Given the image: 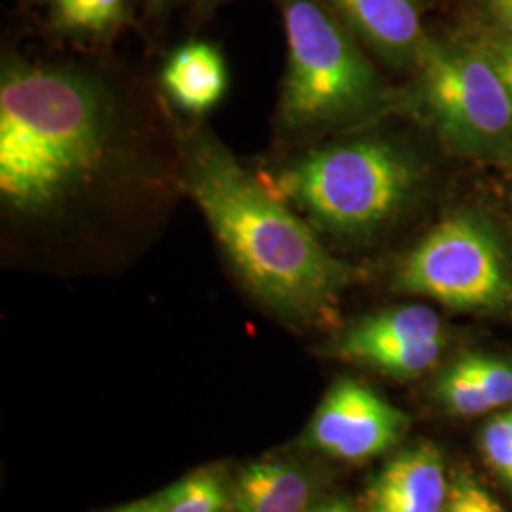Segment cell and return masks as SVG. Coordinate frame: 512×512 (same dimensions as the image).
<instances>
[{
	"mask_svg": "<svg viewBox=\"0 0 512 512\" xmlns=\"http://www.w3.org/2000/svg\"><path fill=\"white\" fill-rule=\"evenodd\" d=\"M158 190L150 135L120 84L76 63L4 57L0 211L10 236L95 239Z\"/></svg>",
	"mask_w": 512,
	"mask_h": 512,
	"instance_id": "obj_1",
	"label": "cell"
},
{
	"mask_svg": "<svg viewBox=\"0 0 512 512\" xmlns=\"http://www.w3.org/2000/svg\"><path fill=\"white\" fill-rule=\"evenodd\" d=\"M177 148L181 184L245 291L296 327L327 321L355 270L211 131L190 129Z\"/></svg>",
	"mask_w": 512,
	"mask_h": 512,
	"instance_id": "obj_2",
	"label": "cell"
},
{
	"mask_svg": "<svg viewBox=\"0 0 512 512\" xmlns=\"http://www.w3.org/2000/svg\"><path fill=\"white\" fill-rule=\"evenodd\" d=\"M425 167L384 137H359L310 148L272 179L275 194L334 238L378 234L416 202Z\"/></svg>",
	"mask_w": 512,
	"mask_h": 512,
	"instance_id": "obj_3",
	"label": "cell"
},
{
	"mask_svg": "<svg viewBox=\"0 0 512 512\" xmlns=\"http://www.w3.org/2000/svg\"><path fill=\"white\" fill-rule=\"evenodd\" d=\"M287 35V71L279 128L291 137L374 120L395 103L348 27L323 0H279Z\"/></svg>",
	"mask_w": 512,
	"mask_h": 512,
	"instance_id": "obj_4",
	"label": "cell"
},
{
	"mask_svg": "<svg viewBox=\"0 0 512 512\" xmlns=\"http://www.w3.org/2000/svg\"><path fill=\"white\" fill-rule=\"evenodd\" d=\"M408 105L454 154L512 164V99L492 61L473 44L425 38Z\"/></svg>",
	"mask_w": 512,
	"mask_h": 512,
	"instance_id": "obj_5",
	"label": "cell"
},
{
	"mask_svg": "<svg viewBox=\"0 0 512 512\" xmlns=\"http://www.w3.org/2000/svg\"><path fill=\"white\" fill-rule=\"evenodd\" d=\"M395 289L461 311L512 308V264L488 219L461 213L439 222L404 256Z\"/></svg>",
	"mask_w": 512,
	"mask_h": 512,
	"instance_id": "obj_6",
	"label": "cell"
},
{
	"mask_svg": "<svg viewBox=\"0 0 512 512\" xmlns=\"http://www.w3.org/2000/svg\"><path fill=\"white\" fill-rule=\"evenodd\" d=\"M408 416L357 380H338L317 406L302 444L349 463L382 456L403 439Z\"/></svg>",
	"mask_w": 512,
	"mask_h": 512,
	"instance_id": "obj_7",
	"label": "cell"
},
{
	"mask_svg": "<svg viewBox=\"0 0 512 512\" xmlns=\"http://www.w3.org/2000/svg\"><path fill=\"white\" fill-rule=\"evenodd\" d=\"M353 37L384 59L408 69L416 67L425 42L420 0H323Z\"/></svg>",
	"mask_w": 512,
	"mask_h": 512,
	"instance_id": "obj_8",
	"label": "cell"
},
{
	"mask_svg": "<svg viewBox=\"0 0 512 512\" xmlns=\"http://www.w3.org/2000/svg\"><path fill=\"white\" fill-rule=\"evenodd\" d=\"M448 495L444 459L418 442L391 459L366 488L365 512H442Z\"/></svg>",
	"mask_w": 512,
	"mask_h": 512,
	"instance_id": "obj_9",
	"label": "cell"
},
{
	"mask_svg": "<svg viewBox=\"0 0 512 512\" xmlns=\"http://www.w3.org/2000/svg\"><path fill=\"white\" fill-rule=\"evenodd\" d=\"M160 84L179 109L205 114L219 105L228 90L224 55L209 42H186L165 59Z\"/></svg>",
	"mask_w": 512,
	"mask_h": 512,
	"instance_id": "obj_10",
	"label": "cell"
},
{
	"mask_svg": "<svg viewBox=\"0 0 512 512\" xmlns=\"http://www.w3.org/2000/svg\"><path fill=\"white\" fill-rule=\"evenodd\" d=\"M230 495L234 512H310L317 482L293 461H258L239 471Z\"/></svg>",
	"mask_w": 512,
	"mask_h": 512,
	"instance_id": "obj_11",
	"label": "cell"
},
{
	"mask_svg": "<svg viewBox=\"0 0 512 512\" xmlns=\"http://www.w3.org/2000/svg\"><path fill=\"white\" fill-rule=\"evenodd\" d=\"M444 338L439 315L427 306H399L353 323L336 340L340 357L361 363L370 353Z\"/></svg>",
	"mask_w": 512,
	"mask_h": 512,
	"instance_id": "obj_12",
	"label": "cell"
},
{
	"mask_svg": "<svg viewBox=\"0 0 512 512\" xmlns=\"http://www.w3.org/2000/svg\"><path fill=\"white\" fill-rule=\"evenodd\" d=\"M55 29L82 40L114 37L131 21V0H48Z\"/></svg>",
	"mask_w": 512,
	"mask_h": 512,
	"instance_id": "obj_13",
	"label": "cell"
},
{
	"mask_svg": "<svg viewBox=\"0 0 512 512\" xmlns=\"http://www.w3.org/2000/svg\"><path fill=\"white\" fill-rule=\"evenodd\" d=\"M154 505L158 512H230L232 495L219 476L200 471L154 497Z\"/></svg>",
	"mask_w": 512,
	"mask_h": 512,
	"instance_id": "obj_14",
	"label": "cell"
},
{
	"mask_svg": "<svg viewBox=\"0 0 512 512\" xmlns=\"http://www.w3.org/2000/svg\"><path fill=\"white\" fill-rule=\"evenodd\" d=\"M435 397L450 414L478 416L492 410V404L476 387L473 378L459 365V361L446 366L435 380Z\"/></svg>",
	"mask_w": 512,
	"mask_h": 512,
	"instance_id": "obj_15",
	"label": "cell"
},
{
	"mask_svg": "<svg viewBox=\"0 0 512 512\" xmlns=\"http://www.w3.org/2000/svg\"><path fill=\"white\" fill-rule=\"evenodd\" d=\"M458 361L492 408L512 403V363L484 353H465Z\"/></svg>",
	"mask_w": 512,
	"mask_h": 512,
	"instance_id": "obj_16",
	"label": "cell"
},
{
	"mask_svg": "<svg viewBox=\"0 0 512 512\" xmlns=\"http://www.w3.org/2000/svg\"><path fill=\"white\" fill-rule=\"evenodd\" d=\"M480 450L488 465L512 490V408L484 425Z\"/></svg>",
	"mask_w": 512,
	"mask_h": 512,
	"instance_id": "obj_17",
	"label": "cell"
},
{
	"mask_svg": "<svg viewBox=\"0 0 512 512\" xmlns=\"http://www.w3.org/2000/svg\"><path fill=\"white\" fill-rule=\"evenodd\" d=\"M442 512H507L475 476L456 471L448 482L446 505Z\"/></svg>",
	"mask_w": 512,
	"mask_h": 512,
	"instance_id": "obj_18",
	"label": "cell"
},
{
	"mask_svg": "<svg viewBox=\"0 0 512 512\" xmlns=\"http://www.w3.org/2000/svg\"><path fill=\"white\" fill-rule=\"evenodd\" d=\"M475 44L492 61L495 71L501 76L512 99V42L486 33L480 40H476Z\"/></svg>",
	"mask_w": 512,
	"mask_h": 512,
	"instance_id": "obj_19",
	"label": "cell"
},
{
	"mask_svg": "<svg viewBox=\"0 0 512 512\" xmlns=\"http://www.w3.org/2000/svg\"><path fill=\"white\" fill-rule=\"evenodd\" d=\"M488 35L512 42V0H480Z\"/></svg>",
	"mask_w": 512,
	"mask_h": 512,
	"instance_id": "obj_20",
	"label": "cell"
},
{
	"mask_svg": "<svg viewBox=\"0 0 512 512\" xmlns=\"http://www.w3.org/2000/svg\"><path fill=\"white\" fill-rule=\"evenodd\" d=\"M310 512H355L351 509L348 501H342V499H332L327 503H321L317 507H313Z\"/></svg>",
	"mask_w": 512,
	"mask_h": 512,
	"instance_id": "obj_21",
	"label": "cell"
},
{
	"mask_svg": "<svg viewBox=\"0 0 512 512\" xmlns=\"http://www.w3.org/2000/svg\"><path fill=\"white\" fill-rule=\"evenodd\" d=\"M116 512H158V509L154 505V499H148V501H141V503H135V505H128V507Z\"/></svg>",
	"mask_w": 512,
	"mask_h": 512,
	"instance_id": "obj_22",
	"label": "cell"
},
{
	"mask_svg": "<svg viewBox=\"0 0 512 512\" xmlns=\"http://www.w3.org/2000/svg\"><path fill=\"white\" fill-rule=\"evenodd\" d=\"M169 2H173V0H150V4H154L156 8H164Z\"/></svg>",
	"mask_w": 512,
	"mask_h": 512,
	"instance_id": "obj_23",
	"label": "cell"
},
{
	"mask_svg": "<svg viewBox=\"0 0 512 512\" xmlns=\"http://www.w3.org/2000/svg\"><path fill=\"white\" fill-rule=\"evenodd\" d=\"M202 2V6H211V4H217V2H222V0H200Z\"/></svg>",
	"mask_w": 512,
	"mask_h": 512,
	"instance_id": "obj_24",
	"label": "cell"
}]
</instances>
